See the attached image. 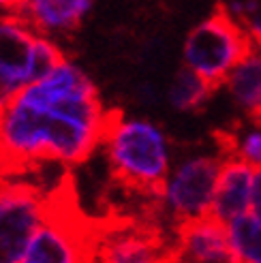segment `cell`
<instances>
[{
	"instance_id": "obj_1",
	"label": "cell",
	"mask_w": 261,
	"mask_h": 263,
	"mask_svg": "<svg viewBox=\"0 0 261 263\" xmlns=\"http://www.w3.org/2000/svg\"><path fill=\"white\" fill-rule=\"evenodd\" d=\"M107 116L95 82L64 58L5 103L0 152L17 163H82L101 143Z\"/></svg>"
},
{
	"instance_id": "obj_2",
	"label": "cell",
	"mask_w": 261,
	"mask_h": 263,
	"mask_svg": "<svg viewBox=\"0 0 261 263\" xmlns=\"http://www.w3.org/2000/svg\"><path fill=\"white\" fill-rule=\"evenodd\" d=\"M101 143L114 176L122 184L159 197L172 172L169 141L159 126L143 118H124L114 111L107 116Z\"/></svg>"
},
{
	"instance_id": "obj_3",
	"label": "cell",
	"mask_w": 261,
	"mask_h": 263,
	"mask_svg": "<svg viewBox=\"0 0 261 263\" xmlns=\"http://www.w3.org/2000/svg\"><path fill=\"white\" fill-rule=\"evenodd\" d=\"M253 45V34L220 3L210 17H206L189 32L182 60L189 69L218 88L225 84L229 71L246 54H251Z\"/></svg>"
},
{
	"instance_id": "obj_4",
	"label": "cell",
	"mask_w": 261,
	"mask_h": 263,
	"mask_svg": "<svg viewBox=\"0 0 261 263\" xmlns=\"http://www.w3.org/2000/svg\"><path fill=\"white\" fill-rule=\"evenodd\" d=\"M225 159L227 156L220 159L208 154L191 156L169 172L159 193V201L176 220V225L210 216Z\"/></svg>"
},
{
	"instance_id": "obj_5",
	"label": "cell",
	"mask_w": 261,
	"mask_h": 263,
	"mask_svg": "<svg viewBox=\"0 0 261 263\" xmlns=\"http://www.w3.org/2000/svg\"><path fill=\"white\" fill-rule=\"evenodd\" d=\"M49 212L34 189L11 184L0 189V263H24L34 231Z\"/></svg>"
},
{
	"instance_id": "obj_6",
	"label": "cell",
	"mask_w": 261,
	"mask_h": 263,
	"mask_svg": "<svg viewBox=\"0 0 261 263\" xmlns=\"http://www.w3.org/2000/svg\"><path fill=\"white\" fill-rule=\"evenodd\" d=\"M41 32L15 11H0V73L17 92L39 80L36 49Z\"/></svg>"
},
{
	"instance_id": "obj_7",
	"label": "cell",
	"mask_w": 261,
	"mask_h": 263,
	"mask_svg": "<svg viewBox=\"0 0 261 263\" xmlns=\"http://www.w3.org/2000/svg\"><path fill=\"white\" fill-rule=\"evenodd\" d=\"M172 261L191 263H238V255L229 242L227 225L214 216H203L178 225V240L169 253Z\"/></svg>"
},
{
	"instance_id": "obj_8",
	"label": "cell",
	"mask_w": 261,
	"mask_h": 263,
	"mask_svg": "<svg viewBox=\"0 0 261 263\" xmlns=\"http://www.w3.org/2000/svg\"><path fill=\"white\" fill-rule=\"evenodd\" d=\"M88 255L77 229L47 212L28 244L24 263H77L90 259Z\"/></svg>"
},
{
	"instance_id": "obj_9",
	"label": "cell",
	"mask_w": 261,
	"mask_h": 263,
	"mask_svg": "<svg viewBox=\"0 0 261 263\" xmlns=\"http://www.w3.org/2000/svg\"><path fill=\"white\" fill-rule=\"evenodd\" d=\"M253 178H255V167L251 163L238 159V156H227L218 176L210 216L227 225L236 216L249 212L251 195H253Z\"/></svg>"
},
{
	"instance_id": "obj_10",
	"label": "cell",
	"mask_w": 261,
	"mask_h": 263,
	"mask_svg": "<svg viewBox=\"0 0 261 263\" xmlns=\"http://www.w3.org/2000/svg\"><path fill=\"white\" fill-rule=\"evenodd\" d=\"M92 9V0H39L15 11L41 34H64L80 26Z\"/></svg>"
},
{
	"instance_id": "obj_11",
	"label": "cell",
	"mask_w": 261,
	"mask_h": 263,
	"mask_svg": "<svg viewBox=\"0 0 261 263\" xmlns=\"http://www.w3.org/2000/svg\"><path fill=\"white\" fill-rule=\"evenodd\" d=\"M223 86H227L233 101L246 111L251 120L261 118V51L257 47V41L251 54H246L229 71Z\"/></svg>"
},
{
	"instance_id": "obj_12",
	"label": "cell",
	"mask_w": 261,
	"mask_h": 263,
	"mask_svg": "<svg viewBox=\"0 0 261 263\" xmlns=\"http://www.w3.org/2000/svg\"><path fill=\"white\" fill-rule=\"evenodd\" d=\"M169 253L172 248H165L152 233H122L103 248L101 259L111 263H152L169 259Z\"/></svg>"
},
{
	"instance_id": "obj_13",
	"label": "cell",
	"mask_w": 261,
	"mask_h": 263,
	"mask_svg": "<svg viewBox=\"0 0 261 263\" xmlns=\"http://www.w3.org/2000/svg\"><path fill=\"white\" fill-rule=\"evenodd\" d=\"M214 92L216 86H212L199 73H195L184 64L174 75L172 86H169V103L178 111H199Z\"/></svg>"
},
{
	"instance_id": "obj_14",
	"label": "cell",
	"mask_w": 261,
	"mask_h": 263,
	"mask_svg": "<svg viewBox=\"0 0 261 263\" xmlns=\"http://www.w3.org/2000/svg\"><path fill=\"white\" fill-rule=\"evenodd\" d=\"M227 233L240 261L261 263V220L255 212H244L227 222Z\"/></svg>"
},
{
	"instance_id": "obj_15",
	"label": "cell",
	"mask_w": 261,
	"mask_h": 263,
	"mask_svg": "<svg viewBox=\"0 0 261 263\" xmlns=\"http://www.w3.org/2000/svg\"><path fill=\"white\" fill-rule=\"evenodd\" d=\"M253 126L242 130H229L220 133L218 143L225 156H238V159L251 163L255 169L261 167V122L251 120Z\"/></svg>"
},
{
	"instance_id": "obj_16",
	"label": "cell",
	"mask_w": 261,
	"mask_h": 263,
	"mask_svg": "<svg viewBox=\"0 0 261 263\" xmlns=\"http://www.w3.org/2000/svg\"><path fill=\"white\" fill-rule=\"evenodd\" d=\"M240 24H242L253 36L261 39V0H257V5L253 7V11H251Z\"/></svg>"
},
{
	"instance_id": "obj_17",
	"label": "cell",
	"mask_w": 261,
	"mask_h": 263,
	"mask_svg": "<svg viewBox=\"0 0 261 263\" xmlns=\"http://www.w3.org/2000/svg\"><path fill=\"white\" fill-rule=\"evenodd\" d=\"M15 92H17V90L5 80V75H3V73H0V107H5V103H9L11 97L15 95Z\"/></svg>"
},
{
	"instance_id": "obj_18",
	"label": "cell",
	"mask_w": 261,
	"mask_h": 263,
	"mask_svg": "<svg viewBox=\"0 0 261 263\" xmlns=\"http://www.w3.org/2000/svg\"><path fill=\"white\" fill-rule=\"evenodd\" d=\"M34 3H39V0H15V7H13V11H22V9L30 7V5H34Z\"/></svg>"
},
{
	"instance_id": "obj_19",
	"label": "cell",
	"mask_w": 261,
	"mask_h": 263,
	"mask_svg": "<svg viewBox=\"0 0 261 263\" xmlns=\"http://www.w3.org/2000/svg\"><path fill=\"white\" fill-rule=\"evenodd\" d=\"M253 212H255V214H257V218L261 220V205H259V208H255V210H253Z\"/></svg>"
},
{
	"instance_id": "obj_20",
	"label": "cell",
	"mask_w": 261,
	"mask_h": 263,
	"mask_svg": "<svg viewBox=\"0 0 261 263\" xmlns=\"http://www.w3.org/2000/svg\"><path fill=\"white\" fill-rule=\"evenodd\" d=\"M255 122H261V118H257V120H255Z\"/></svg>"
}]
</instances>
